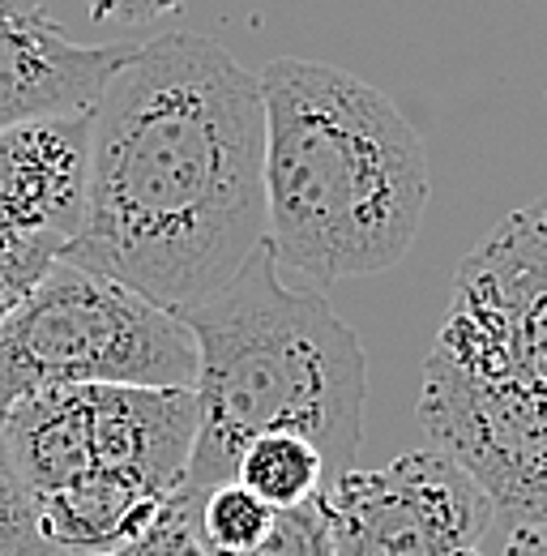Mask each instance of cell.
<instances>
[{
    "instance_id": "cell-1",
    "label": "cell",
    "mask_w": 547,
    "mask_h": 556,
    "mask_svg": "<svg viewBox=\"0 0 547 556\" xmlns=\"http://www.w3.org/2000/svg\"><path fill=\"white\" fill-rule=\"evenodd\" d=\"M262 244L257 73L189 30L137 43L90 103L81 223L61 257L189 313Z\"/></svg>"
},
{
    "instance_id": "cell-2",
    "label": "cell",
    "mask_w": 547,
    "mask_h": 556,
    "mask_svg": "<svg viewBox=\"0 0 547 556\" xmlns=\"http://www.w3.org/2000/svg\"><path fill=\"white\" fill-rule=\"evenodd\" d=\"M266 103V244L308 287L385 275L428 206V154L394 99L364 77L282 56Z\"/></svg>"
},
{
    "instance_id": "cell-3",
    "label": "cell",
    "mask_w": 547,
    "mask_h": 556,
    "mask_svg": "<svg viewBox=\"0 0 547 556\" xmlns=\"http://www.w3.org/2000/svg\"><path fill=\"white\" fill-rule=\"evenodd\" d=\"M419 424L496 518L547 522V198L505 214L462 257L423 364Z\"/></svg>"
},
{
    "instance_id": "cell-4",
    "label": "cell",
    "mask_w": 547,
    "mask_h": 556,
    "mask_svg": "<svg viewBox=\"0 0 547 556\" xmlns=\"http://www.w3.org/2000/svg\"><path fill=\"white\" fill-rule=\"evenodd\" d=\"M198 339V441L180 496L236 480L253 437L291 432L321 450L330 484L355 467L364 437L368 359L359 334L317 287H291L262 244L214 295L180 313Z\"/></svg>"
},
{
    "instance_id": "cell-5",
    "label": "cell",
    "mask_w": 547,
    "mask_h": 556,
    "mask_svg": "<svg viewBox=\"0 0 547 556\" xmlns=\"http://www.w3.org/2000/svg\"><path fill=\"white\" fill-rule=\"evenodd\" d=\"M193 381L198 339L180 313L65 257L0 321V416L43 390Z\"/></svg>"
},
{
    "instance_id": "cell-6",
    "label": "cell",
    "mask_w": 547,
    "mask_h": 556,
    "mask_svg": "<svg viewBox=\"0 0 547 556\" xmlns=\"http://www.w3.org/2000/svg\"><path fill=\"white\" fill-rule=\"evenodd\" d=\"M334 556H475L496 522L492 496L445 450H410L321 492Z\"/></svg>"
},
{
    "instance_id": "cell-7",
    "label": "cell",
    "mask_w": 547,
    "mask_h": 556,
    "mask_svg": "<svg viewBox=\"0 0 547 556\" xmlns=\"http://www.w3.org/2000/svg\"><path fill=\"white\" fill-rule=\"evenodd\" d=\"M86 150L90 108L0 134V257L22 249L65 253L81 223Z\"/></svg>"
},
{
    "instance_id": "cell-8",
    "label": "cell",
    "mask_w": 547,
    "mask_h": 556,
    "mask_svg": "<svg viewBox=\"0 0 547 556\" xmlns=\"http://www.w3.org/2000/svg\"><path fill=\"white\" fill-rule=\"evenodd\" d=\"M137 43H77L26 0H0V134L26 121L86 112Z\"/></svg>"
},
{
    "instance_id": "cell-9",
    "label": "cell",
    "mask_w": 547,
    "mask_h": 556,
    "mask_svg": "<svg viewBox=\"0 0 547 556\" xmlns=\"http://www.w3.org/2000/svg\"><path fill=\"white\" fill-rule=\"evenodd\" d=\"M236 480L257 492L270 509H291L308 496H321L330 488V471L313 441L291 432H266L244 445L236 463Z\"/></svg>"
},
{
    "instance_id": "cell-10",
    "label": "cell",
    "mask_w": 547,
    "mask_h": 556,
    "mask_svg": "<svg viewBox=\"0 0 547 556\" xmlns=\"http://www.w3.org/2000/svg\"><path fill=\"white\" fill-rule=\"evenodd\" d=\"M270 522L274 509L240 480L205 492L202 509H198V531H202V544L209 548V556H240L257 548L266 540Z\"/></svg>"
},
{
    "instance_id": "cell-11",
    "label": "cell",
    "mask_w": 547,
    "mask_h": 556,
    "mask_svg": "<svg viewBox=\"0 0 547 556\" xmlns=\"http://www.w3.org/2000/svg\"><path fill=\"white\" fill-rule=\"evenodd\" d=\"M0 556H61L39 531L30 488L17 476L4 432H0Z\"/></svg>"
},
{
    "instance_id": "cell-12",
    "label": "cell",
    "mask_w": 547,
    "mask_h": 556,
    "mask_svg": "<svg viewBox=\"0 0 547 556\" xmlns=\"http://www.w3.org/2000/svg\"><path fill=\"white\" fill-rule=\"evenodd\" d=\"M240 556H334L326 501L308 496V501H300L291 509H274L266 540Z\"/></svg>"
},
{
    "instance_id": "cell-13",
    "label": "cell",
    "mask_w": 547,
    "mask_h": 556,
    "mask_svg": "<svg viewBox=\"0 0 547 556\" xmlns=\"http://www.w3.org/2000/svg\"><path fill=\"white\" fill-rule=\"evenodd\" d=\"M198 501L189 496H171L163 505V514L150 522V531H141L137 540L112 548V553H81V556H209L198 531Z\"/></svg>"
},
{
    "instance_id": "cell-14",
    "label": "cell",
    "mask_w": 547,
    "mask_h": 556,
    "mask_svg": "<svg viewBox=\"0 0 547 556\" xmlns=\"http://www.w3.org/2000/svg\"><path fill=\"white\" fill-rule=\"evenodd\" d=\"M61 253L52 249H22V253H4L0 257V321L9 317V308L48 275V266L56 262Z\"/></svg>"
},
{
    "instance_id": "cell-15",
    "label": "cell",
    "mask_w": 547,
    "mask_h": 556,
    "mask_svg": "<svg viewBox=\"0 0 547 556\" xmlns=\"http://www.w3.org/2000/svg\"><path fill=\"white\" fill-rule=\"evenodd\" d=\"M90 22L99 26H125V30H137V26H154L171 13L185 9V0H81Z\"/></svg>"
},
{
    "instance_id": "cell-16",
    "label": "cell",
    "mask_w": 547,
    "mask_h": 556,
    "mask_svg": "<svg viewBox=\"0 0 547 556\" xmlns=\"http://www.w3.org/2000/svg\"><path fill=\"white\" fill-rule=\"evenodd\" d=\"M500 556H547V522H509Z\"/></svg>"
},
{
    "instance_id": "cell-17",
    "label": "cell",
    "mask_w": 547,
    "mask_h": 556,
    "mask_svg": "<svg viewBox=\"0 0 547 556\" xmlns=\"http://www.w3.org/2000/svg\"><path fill=\"white\" fill-rule=\"evenodd\" d=\"M475 556H479V553H475Z\"/></svg>"
}]
</instances>
